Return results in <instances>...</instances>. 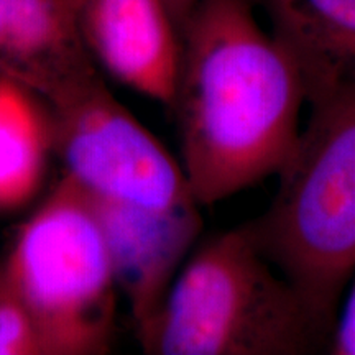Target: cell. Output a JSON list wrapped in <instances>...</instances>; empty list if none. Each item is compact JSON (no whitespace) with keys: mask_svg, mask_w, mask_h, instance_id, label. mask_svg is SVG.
Wrapping results in <instances>:
<instances>
[{"mask_svg":"<svg viewBox=\"0 0 355 355\" xmlns=\"http://www.w3.org/2000/svg\"><path fill=\"white\" fill-rule=\"evenodd\" d=\"M300 66L261 28L252 0H198L181 26L171 110L199 206L279 175L298 146Z\"/></svg>","mask_w":355,"mask_h":355,"instance_id":"1","label":"cell"},{"mask_svg":"<svg viewBox=\"0 0 355 355\" xmlns=\"http://www.w3.org/2000/svg\"><path fill=\"white\" fill-rule=\"evenodd\" d=\"M247 227L191 250L162 308L139 337L155 355H306L331 331Z\"/></svg>","mask_w":355,"mask_h":355,"instance_id":"2","label":"cell"},{"mask_svg":"<svg viewBox=\"0 0 355 355\" xmlns=\"http://www.w3.org/2000/svg\"><path fill=\"white\" fill-rule=\"evenodd\" d=\"M309 119L279 189L247 222L263 255L332 331L355 270V78L308 101Z\"/></svg>","mask_w":355,"mask_h":355,"instance_id":"3","label":"cell"},{"mask_svg":"<svg viewBox=\"0 0 355 355\" xmlns=\"http://www.w3.org/2000/svg\"><path fill=\"white\" fill-rule=\"evenodd\" d=\"M3 266L44 355L109 352L119 286L94 212L68 176L25 220Z\"/></svg>","mask_w":355,"mask_h":355,"instance_id":"4","label":"cell"},{"mask_svg":"<svg viewBox=\"0 0 355 355\" xmlns=\"http://www.w3.org/2000/svg\"><path fill=\"white\" fill-rule=\"evenodd\" d=\"M44 110L50 148L87 196L162 212L199 206L181 163L105 83Z\"/></svg>","mask_w":355,"mask_h":355,"instance_id":"5","label":"cell"},{"mask_svg":"<svg viewBox=\"0 0 355 355\" xmlns=\"http://www.w3.org/2000/svg\"><path fill=\"white\" fill-rule=\"evenodd\" d=\"M69 6L102 73L171 107L181 30L166 0H69Z\"/></svg>","mask_w":355,"mask_h":355,"instance_id":"6","label":"cell"},{"mask_svg":"<svg viewBox=\"0 0 355 355\" xmlns=\"http://www.w3.org/2000/svg\"><path fill=\"white\" fill-rule=\"evenodd\" d=\"M83 194L107 243L115 282L140 337L198 241L202 225L199 206L162 212Z\"/></svg>","mask_w":355,"mask_h":355,"instance_id":"7","label":"cell"},{"mask_svg":"<svg viewBox=\"0 0 355 355\" xmlns=\"http://www.w3.org/2000/svg\"><path fill=\"white\" fill-rule=\"evenodd\" d=\"M0 76L46 107L105 83L69 0H0Z\"/></svg>","mask_w":355,"mask_h":355,"instance_id":"8","label":"cell"},{"mask_svg":"<svg viewBox=\"0 0 355 355\" xmlns=\"http://www.w3.org/2000/svg\"><path fill=\"white\" fill-rule=\"evenodd\" d=\"M300 66L306 104L355 78V0H260Z\"/></svg>","mask_w":355,"mask_h":355,"instance_id":"9","label":"cell"},{"mask_svg":"<svg viewBox=\"0 0 355 355\" xmlns=\"http://www.w3.org/2000/svg\"><path fill=\"white\" fill-rule=\"evenodd\" d=\"M0 355H44L32 314L0 265Z\"/></svg>","mask_w":355,"mask_h":355,"instance_id":"10","label":"cell"},{"mask_svg":"<svg viewBox=\"0 0 355 355\" xmlns=\"http://www.w3.org/2000/svg\"><path fill=\"white\" fill-rule=\"evenodd\" d=\"M349 283V293L326 347L331 355H355V270Z\"/></svg>","mask_w":355,"mask_h":355,"instance_id":"11","label":"cell"},{"mask_svg":"<svg viewBox=\"0 0 355 355\" xmlns=\"http://www.w3.org/2000/svg\"><path fill=\"white\" fill-rule=\"evenodd\" d=\"M196 2H198V0H166L168 7H170V10L173 13V17H175V20H176L178 26H180V30H181V26H183L184 20L188 19L189 12L193 10L194 3H196Z\"/></svg>","mask_w":355,"mask_h":355,"instance_id":"12","label":"cell"}]
</instances>
